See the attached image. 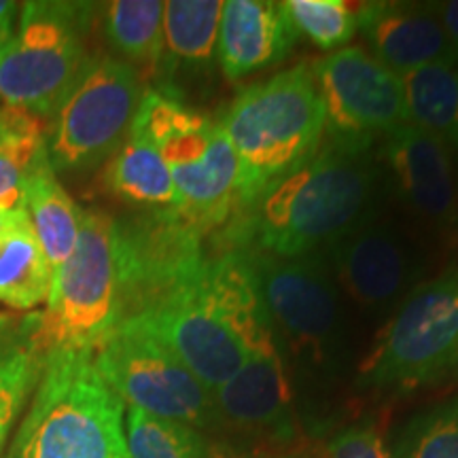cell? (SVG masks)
<instances>
[{
  "label": "cell",
  "mask_w": 458,
  "mask_h": 458,
  "mask_svg": "<svg viewBox=\"0 0 458 458\" xmlns=\"http://www.w3.org/2000/svg\"><path fill=\"white\" fill-rule=\"evenodd\" d=\"M139 71L111 55H94L45 130L49 162L55 172L98 168L122 147L139 113Z\"/></svg>",
  "instance_id": "9c48e42d"
},
{
  "label": "cell",
  "mask_w": 458,
  "mask_h": 458,
  "mask_svg": "<svg viewBox=\"0 0 458 458\" xmlns=\"http://www.w3.org/2000/svg\"><path fill=\"white\" fill-rule=\"evenodd\" d=\"M405 123L458 147V64H428L401 77Z\"/></svg>",
  "instance_id": "603a6c76"
},
{
  "label": "cell",
  "mask_w": 458,
  "mask_h": 458,
  "mask_svg": "<svg viewBox=\"0 0 458 458\" xmlns=\"http://www.w3.org/2000/svg\"><path fill=\"white\" fill-rule=\"evenodd\" d=\"M206 233L179 208L114 219L119 325L187 283L208 259Z\"/></svg>",
  "instance_id": "7c38bea8"
},
{
  "label": "cell",
  "mask_w": 458,
  "mask_h": 458,
  "mask_svg": "<svg viewBox=\"0 0 458 458\" xmlns=\"http://www.w3.org/2000/svg\"><path fill=\"white\" fill-rule=\"evenodd\" d=\"M357 28L380 64L403 77L428 64H458V54L435 4L365 3Z\"/></svg>",
  "instance_id": "e0dca14e"
},
{
  "label": "cell",
  "mask_w": 458,
  "mask_h": 458,
  "mask_svg": "<svg viewBox=\"0 0 458 458\" xmlns=\"http://www.w3.org/2000/svg\"><path fill=\"white\" fill-rule=\"evenodd\" d=\"M371 142L329 139L267 187L227 232L229 250L293 259L325 253L335 240L376 216L382 168Z\"/></svg>",
  "instance_id": "6da1fadb"
},
{
  "label": "cell",
  "mask_w": 458,
  "mask_h": 458,
  "mask_svg": "<svg viewBox=\"0 0 458 458\" xmlns=\"http://www.w3.org/2000/svg\"><path fill=\"white\" fill-rule=\"evenodd\" d=\"M337 289L371 314L391 310L420 276V257L408 238L386 223L365 221L325 250Z\"/></svg>",
  "instance_id": "5bb4252c"
},
{
  "label": "cell",
  "mask_w": 458,
  "mask_h": 458,
  "mask_svg": "<svg viewBox=\"0 0 458 458\" xmlns=\"http://www.w3.org/2000/svg\"><path fill=\"white\" fill-rule=\"evenodd\" d=\"M51 270L32 225L0 236V301L13 310L34 312L47 301Z\"/></svg>",
  "instance_id": "cb8c5ba5"
},
{
  "label": "cell",
  "mask_w": 458,
  "mask_h": 458,
  "mask_svg": "<svg viewBox=\"0 0 458 458\" xmlns=\"http://www.w3.org/2000/svg\"><path fill=\"white\" fill-rule=\"evenodd\" d=\"M221 0H170L164 3L162 62L168 72H199L216 57Z\"/></svg>",
  "instance_id": "7402d4cb"
},
{
  "label": "cell",
  "mask_w": 458,
  "mask_h": 458,
  "mask_svg": "<svg viewBox=\"0 0 458 458\" xmlns=\"http://www.w3.org/2000/svg\"><path fill=\"white\" fill-rule=\"evenodd\" d=\"M41 317L49 352H96L117 331L119 276L113 216L83 210L77 244L54 272Z\"/></svg>",
  "instance_id": "ba28073f"
},
{
  "label": "cell",
  "mask_w": 458,
  "mask_h": 458,
  "mask_svg": "<svg viewBox=\"0 0 458 458\" xmlns=\"http://www.w3.org/2000/svg\"><path fill=\"white\" fill-rule=\"evenodd\" d=\"M123 325L162 342L213 393L276 335L244 250L208 255L187 283Z\"/></svg>",
  "instance_id": "7a4b0ae2"
},
{
  "label": "cell",
  "mask_w": 458,
  "mask_h": 458,
  "mask_svg": "<svg viewBox=\"0 0 458 458\" xmlns=\"http://www.w3.org/2000/svg\"><path fill=\"white\" fill-rule=\"evenodd\" d=\"M300 34L283 3L227 0L223 3L216 60L229 81L276 66L291 54Z\"/></svg>",
  "instance_id": "ac0fdd59"
},
{
  "label": "cell",
  "mask_w": 458,
  "mask_h": 458,
  "mask_svg": "<svg viewBox=\"0 0 458 458\" xmlns=\"http://www.w3.org/2000/svg\"><path fill=\"white\" fill-rule=\"evenodd\" d=\"M131 125L168 165L181 213L204 233L225 225L236 210L238 159L221 123L170 91L145 89Z\"/></svg>",
  "instance_id": "5b68a950"
},
{
  "label": "cell",
  "mask_w": 458,
  "mask_h": 458,
  "mask_svg": "<svg viewBox=\"0 0 458 458\" xmlns=\"http://www.w3.org/2000/svg\"><path fill=\"white\" fill-rule=\"evenodd\" d=\"M325 108V134L344 142H374L405 123L403 85L363 47L337 49L312 66Z\"/></svg>",
  "instance_id": "4fadbf2b"
},
{
  "label": "cell",
  "mask_w": 458,
  "mask_h": 458,
  "mask_svg": "<svg viewBox=\"0 0 458 458\" xmlns=\"http://www.w3.org/2000/svg\"><path fill=\"white\" fill-rule=\"evenodd\" d=\"M45 147L41 119L0 105V208L24 206L26 176Z\"/></svg>",
  "instance_id": "484cf974"
},
{
  "label": "cell",
  "mask_w": 458,
  "mask_h": 458,
  "mask_svg": "<svg viewBox=\"0 0 458 458\" xmlns=\"http://www.w3.org/2000/svg\"><path fill=\"white\" fill-rule=\"evenodd\" d=\"M7 458H130L125 403L94 352H49Z\"/></svg>",
  "instance_id": "277c9868"
},
{
  "label": "cell",
  "mask_w": 458,
  "mask_h": 458,
  "mask_svg": "<svg viewBox=\"0 0 458 458\" xmlns=\"http://www.w3.org/2000/svg\"><path fill=\"white\" fill-rule=\"evenodd\" d=\"M257 289L280 346L295 357L327 368L344 352L346 318L342 295L325 253L293 259L250 253Z\"/></svg>",
  "instance_id": "30bf717a"
},
{
  "label": "cell",
  "mask_w": 458,
  "mask_h": 458,
  "mask_svg": "<svg viewBox=\"0 0 458 458\" xmlns=\"http://www.w3.org/2000/svg\"><path fill=\"white\" fill-rule=\"evenodd\" d=\"M327 458H393L374 427H351L337 433L327 445Z\"/></svg>",
  "instance_id": "f546056e"
},
{
  "label": "cell",
  "mask_w": 458,
  "mask_h": 458,
  "mask_svg": "<svg viewBox=\"0 0 458 458\" xmlns=\"http://www.w3.org/2000/svg\"><path fill=\"white\" fill-rule=\"evenodd\" d=\"M215 405L221 427L274 439L291 437L293 391L276 335L263 342L242 369L216 388Z\"/></svg>",
  "instance_id": "2e32d148"
},
{
  "label": "cell",
  "mask_w": 458,
  "mask_h": 458,
  "mask_svg": "<svg viewBox=\"0 0 458 458\" xmlns=\"http://www.w3.org/2000/svg\"><path fill=\"white\" fill-rule=\"evenodd\" d=\"M94 4L30 0L21 4L13 41L0 49V100L51 117L88 64L85 34Z\"/></svg>",
  "instance_id": "8992f818"
},
{
  "label": "cell",
  "mask_w": 458,
  "mask_h": 458,
  "mask_svg": "<svg viewBox=\"0 0 458 458\" xmlns=\"http://www.w3.org/2000/svg\"><path fill=\"white\" fill-rule=\"evenodd\" d=\"M49 359L41 310L0 314V458Z\"/></svg>",
  "instance_id": "d6986e66"
},
{
  "label": "cell",
  "mask_w": 458,
  "mask_h": 458,
  "mask_svg": "<svg viewBox=\"0 0 458 458\" xmlns=\"http://www.w3.org/2000/svg\"><path fill=\"white\" fill-rule=\"evenodd\" d=\"M283 9L297 34L323 51L344 49L357 32V9L344 0H286Z\"/></svg>",
  "instance_id": "f1b7e54d"
},
{
  "label": "cell",
  "mask_w": 458,
  "mask_h": 458,
  "mask_svg": "<svg viewBox=\"0 0 458 458\" xmlns=\"http://www.w3.org/2000/svg\"><path fill=\"white\" fill-rule=\"evenodd\" d=\"M24 225H30L24 206L21 208H0V236Z\"/></svg>",
  "instance_id": "836d02e7"
},
{
  "label": "cell",
  "mask_w": 458,
  "mask_h": 458,
  "mask_svg": "<svg viewBox=\"0 0 458 458\" xmlns=\"http://www.w3.org/2000/svg\"><path fill=\"white\" fill-rule=\"evenodd\" d=\"M382 164L410 215L442 232L458 225V179L445 142L403 123L386 134Z\"/></svg>",
  "instance_id": "9a60e30c"
},
{
  "label": "cell",
  "mask_w": 458,
  "mask_h": 458,
  "mask_svg": "<svg viewBox=\"0 0 458 458\" xmlns=\"http://www.w3.org/2000/svg\"><path fill=\"white\" fill-rule=\"evenodd\" d=\"M21 13V4L15 0H0V49L13 41L17 30V15Z\"/></svg>",
  "instance_id": "4dcf8cb0"
},
{
  "label": "cell",
  "mask_w": 458,
  "mask_h": 458,
  "mask_svg": "<svg viewBox=\"0 0 458 458\" xmlns=\"http://www.w3.org/2000/svg\"><path fill=\"white\" fill-rule=\"evenodd\" d=\"M102 32L128 64H159L164 41V3L113 0L102 4Z\"/></svg>",
  "instance_id": "d4e9b609"
},
{
  "label": "cell",
  "mask_w": 458,
  "mask_h": 458,
  "mask_svg": "<svg viewBox=\"0 0 458 458\" xmlns=\"http://www.w3.org/2000/svg\"><path fill=\"white\" fill-rule=\"evenodd\" d=\"M439 20L445 28V34L450 37L452 45H454L458 54V0H448V3H437L435 4Z\"/></svg>",
  "instance_id": "d6a6232c"
},
{
  "label": "cell",
  "mask_w": 458,
  "mask_h": 458,
  "mask_svg": "<svg viewBox=\"0 0 458 458\" xmlns=\"http://www.w3.org/2000/svg\"><path fill=\"white\" fill-rule=\"evenodd\" d=\"M208 458H261V452L229 442V439H219V442H210Z\"/></svg>",
  "instance_id": "1f68e13d"
},
{
  "label": "cell",
  "mask_w": 458,
  "mask_h": 458,
  "mask_svg": "<svg viewBox=\"0 0 458 458\" xmlns=\"http://www.w3.org/2000/svg\"><path fill=\"white\" fill-rule=\"evenodd\" d=\"M106 187L123 202L142 210L179 208L174 182L151 140L131 125L122 147L108 159Z\"/></svg>",
  "instance_id": "44dd1931"
},
{
  "label": "cell",
  "mask_w": 458,
  "mask_h": 458,
  "mask_svg": "<svg viewBox=\"0 0 458 458\" xmlns=\"http://www.w3.org/2000/svg\"><path fill=\"white\" fill-rule=\"evenodd\" d=\"M238 159L236 210L308 162L325 139V108L308 64L242 89L221 119Z\"/></svg>",
  "instance_id": "3957f363"
},
{
  "label": "cell",
  "mask_w": 458,
  "mask_h": 458,
  "mask_svg": "<svg viewBox=\"0 0 458 458\" xmlns=\"http://www.w3.org/2000/svg\"><path fill=\"white\" fill-rule=\"evenodd\" d=\"M130 458H208L210 442L198 428L125 408Z\"/></svg>",
  "instance_id": "4316f807"
},
{
  "label": "cell",
  "mask_w": 458,
  "mask_h": 458,
  "mask_svg": "<svg viewBox=\"0 0 458 458\" xmlns=\"http://www.w3.org/2000/svg\"><path fill=\"white\" fill-rule=\"evenodd\" d=\"M393 458H458V394L411 418Z\"/></svg>",
  "instance_id": "83f0119b"
},
{
  "label": "cell",
  "mask_w": 458,
  "mask_h": 458,
  "mask_svg": "<svg viewBox=\"0 0 458 458\" xmlns=\"http://www.w3.org/2000/svg\"><path fill=\"white\" fill-rule=\"evenodd\" d=\"M458 371V266L416 284L376 337L360 374L376 388L442 382Z\"/></svg>",
  "instance_id": "52a82bcc"
},
{
  "label": "cell",
  "mask_w": 458,
  "mask_h": 458,
  "mask_svg": "<svg viewBox=\"0 0 458 458\" xmlns=\"http://www.w3.org/2000/svg\"><path fill=\"white\" fill-rule=\"evenodd\" d=\"M94 359L125 408H139L202 433L221 427L215 393L174 352L140 327L122 325L100 344Z\"/></svg>",
  "instance_id": "8fae6325"
},
{
  "label": "cell",
  "mask_w": 458,
  "mask_h": 458,
  "mask_svg": "<svg viewBox=\"0 0 458 458\" xmlns=\"http://www.w3.org/2000/svg\"><path fill=\"white\" fill-rule=\"evenodd\" d=\"M24 208L51 270L71 257L81 232L83 210L57 181L47 147L34 159L24 182Z\"/></svg>",
  "instance_id": "ffe728a7"
}]
</instances>
